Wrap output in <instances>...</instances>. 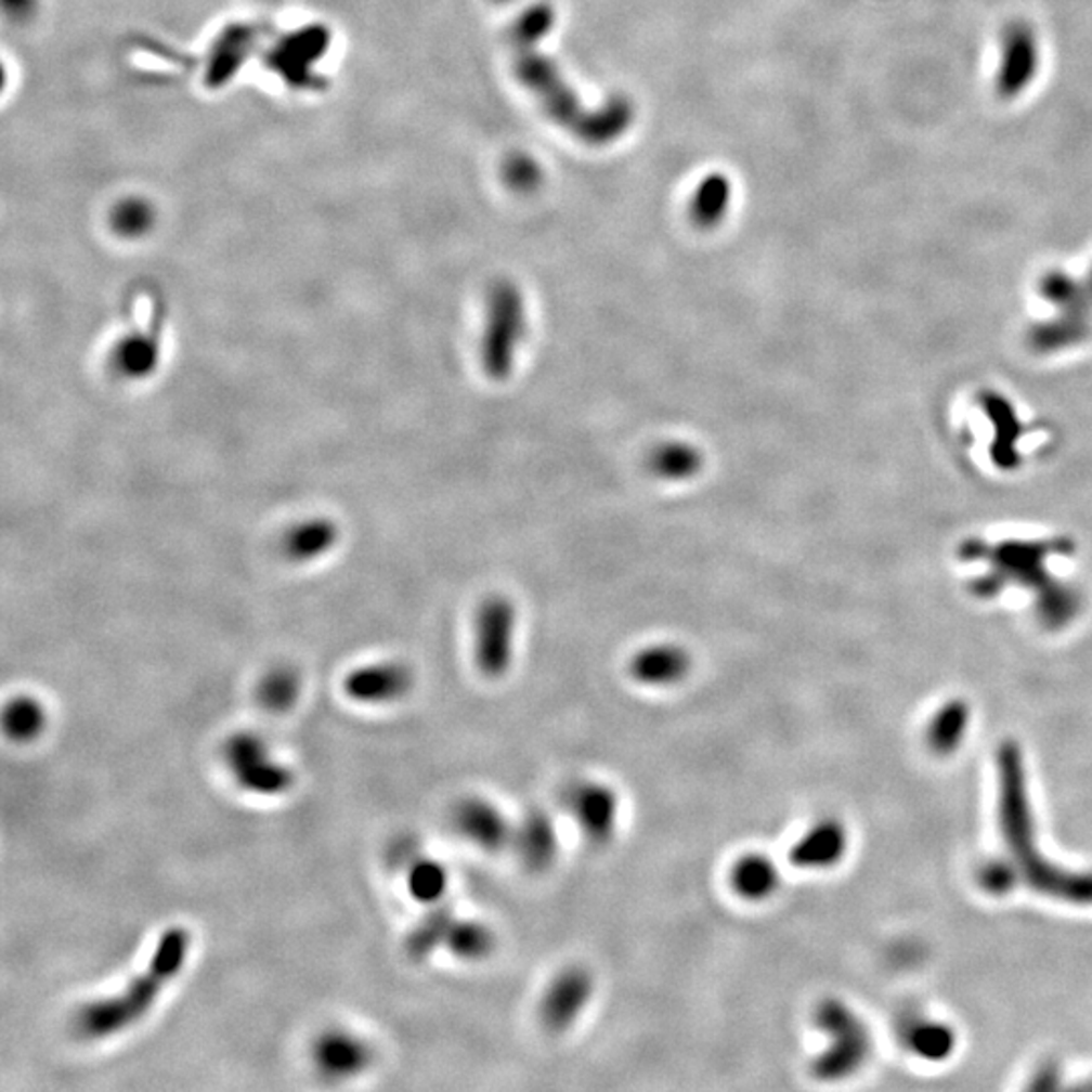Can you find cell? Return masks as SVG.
Listing matches in <instances>:
<instances>
[{
  "label": "cell",
  "mask_w": 1092,
  "mask_h": 1092,
  "mask_svg": "<svg viewBox=\"0 0 1092 1092\" xmlns=\"http://www.w3.org/2000/svg\"><path fill=\"white\" fill-rule=\"evenodd\" d=\"M370 1048L350 1031H326L320 1036L314 1046V1062L320 1072L336 1080L361 1075L370 1064Z\"/></svg>",
  "instance_id": "cell-19"
},
{
  "label": "cell",
  "mask_w": 1092,
  "mask_h": 1092,
  "mask_svg": "<svg viewBox=\"0 0 1092 1092\" xmlns=\"http://www.w3.org/2000/svg\"><path fill=\"white\" fill-rule=\"evenodd\" d=\"M504 181L506 184L516 191V193H532L538 188V184L543 181V170L538 167V162L531 158L529 154H512L506 162H504Z\"/></svg>",
  "instance_id": "cell-32"
},
{
  "label": "cell",
  "mask_w": 1092,
  "mask_h": 1092,
  "mask_svg": "<svg viewBox=\"0 0 1092 1092\" xmlns=\"http://www.w3.org/2000/svg\"><path fill=\"white\" fill-rule=\"evenodd\" d=\"M595 993V977L585 965H569L546 986L538 1005L541 1026L548 1034L569 1030L587 1010Z\"/></svg>",
  "instance_id": "cell-11"
},
{
  "label": "cell",
  "mask_w": 1092,
  "mask_h": 1092,
  "mask_svg": "<svg viewBox=\"0 0 1092 1092\" xmlns=\"http://www.w3.org/2000/svg\"><path fill=\"white\" fill-rule=\"evenodd\" d=\"M407 886L415 900L425 905H438L447 890V872L440 862L431 858H419L410 866Z\"/></svg>",
  "instance_id": "cell-31"
},
{
  "label": "cell",
  "mask_w": 1092,
  "mask_h": 1092,
  "mask_svg": "<svg viewBox=\"0 0 1092 1092\" xmlns=\"http://www.w3.org/2000/svg\"><path fill=\"white\" fill-rule=\"evenodd\" d=\"M694 666L692 653L678 644H653L634 653L627 672L641 686L667 688L684 682Z\"/></svg>",
  "instance_id": "cell-16"
},
{
  "label": "cell",
  "mask_w": 1092,
  "mask_h": 1092,
  "mask_svg": "<svg viewBox=\"0 0 1092 1092\" xmlns=\"http://www.w3.org/2000/svg\"><path fill=\"white\" fill-rule=\"evenodd\" d=\"M1040 39L1030 23L1024 18L1005 23L996 69V93L1001 100H1016L1030 88L1040 72Z\"/></svg>",
  "instance_id": "cell-8"
},
{
  "label": "cell",
  "mask_w": 1092,
  "mask_h": 1092,
  "mask_svg": "<svg viewBox=\"0 0 1092 1092\" xmlns=\"http://www.w3.org/2000/svg\"><path fill=\"white\" fill-rule=\"evenodd\" d=\"M6 15L13 16L15 21L29 18L37 6V0H2Z\"/></svg>",
  "instance_id": "cell-33"
},
{
  "label": "cell",
  "mask_w": 1092,
  "mask_h": 1092,
  "mask_svg": "<svg viewBox=\"0 0 1092 1092\" xmlns=\"http://www.w3.org/2000/svg\"><path fill=\"white\" fill-rule=\"evenodd\" d=\"M158 214L148 198L130 195L114 203L107 214V223L116 237L126 242H140L148 237L156 227Z\"/></svg>",
  "instance_id": "cell-23"
},
{
  "label": "cell",
  "mask_w": 1092,
  "mask_h": 1092,
  "mask_svg": "<svg viewBox=\"0 0 1092 1092\" xmlns=\"http://www.w3.org/2000/svg\"><path fill=\"white\" fill-rule=\"evenodd\" d=\"M259 43L258 27L249 23H231L212 39L205 57V86L219 90L239 76L251 60Z\"/></svg>",
  "instance_id": "cell-13"
},
{
  "label": "cell",
  "mask_w": 1092,
  "mask_h": 1092,
  "mask_svg": "<svg viewBox=\"0 0 1092 1092\" xmlns=\"http://www.w3.org/2000/svg\"><path fill=\"white\" fill-rule=\"evenodd\" d=\"M302 692L300 674L289 666L270 670L258 686L259 704L270 713H288Z\"/></svg>",
  "instance_id": "cell-28"
},
{
  "label": "cell",
  "mask_w": 1092,
  "mask_h": 1092,
  "mask_svg": "<svg viewBox=\"0 0 1092 1092\" xmlns=\"http://www.w3.org/2000/svg\"><path fill=\"white\" fill-rule=\"evenodd\" d=\"M646 468L658 480L686 482L697 478L704 468V454L688 441H664L650 450L646 457Z\"/></svg>",
  "instance_id": "cell-22"
},
{
  "label": "cell",
  "mask_w": 1092,
  "mask_h": 1092,
  "mask_svg": "<svg viewBox=\"0 0 1092 1092\" xmlns=\"http://www.w3.org/2000/svg\"><path fill=\"white\" fill-rule=\"evenodd\" d=\"M538 41L541 39L512 32L516 77L536 95L546 114L593 146H603L625 134L636 114L632 102L615 95L601 109H585V104L578 102L555 63L536 49Z\"/></svg>",
  "instance_id": "cell-2"
},
{
  "label": "cell",
  "mask_w": 1092,
  "mask_h": 1092,
  "mask_svg": "<svg viewBox=\"0 0 1092 1092\" xmlns=\"http://www.w3.org/2000/svg\"><path fill=\"white\" fill-rule=\"evenodd\" d=\"M846 848V828L837 819H821L793 844L789 862L802 870H826L844 858Z\"/></svg>",
  "instance_id": "cell-18"
},
{
  "label": "cell",
  "mask_w": 1092,
  "mask_h": 1092,
  "mask_svg": "<svg viewBox=\"0 0 1092 1092\" xmlns=\"http://www.w3.org/2000/svg\"><path fill=\"white\" fill-rule=\"evenodd\" d=\"M510 846H515L518 860L529 872L543 874L552 868L559 856L557 826L545 811L532 809L515 826Z\"/></svg>",
  "instance_id": "cell-17"
},
{
  "label": "cell",
  "mask_w": 1092,
  "mask_h": 1092,
  "mask_svg": "<svg viewBox=\"0 0 1092 1092\" xmlns=\"http://www.w3.org/2000/svg\"><path fill=\"white\" fill-rule=\"evenodd\" d=\"M516 607L504 595H492L476 615V666L487 680H500L515 660Z\"/></svg>",
  "instance_id": "cell-7"
},
{
  "label": "cell",
  "mask_w": 1092,
  "mask_h": 1092,
  "mask_svg": "<svg viewBox=\"0 0 1092 1092\" xmlns=\"http://www.w3.org/2000/svg\"><path fill=\"white\" fill-rule=\"evenodd\" d=\"M415 674L403 662H377L352 670L344 678V692L354 702L387 704L407 697L413 690Z\"/></svg>",
  "instance_id": "cell-14"
},
{
  "label": "cell",
  "mask_w": 1092,
  "mask_h": 1092,
  "mask_svg": "<svg viewBox=\"0 0 1092 1092\" xmlns=\"http://www.w3.org/2000/svg\"><path fill=\"white\" fill-rule=\"evenodd\" d=\"M454 910L445 905H435L433 909L424 914V919L411 928L407 939H405V951L411 959L424 961L438 951L441 945L447 942L450 931L455 923Z\"/></svg>",
  "instance_id": "cell-24"
},
{
  "label": "cell",
  "mask_w": 1092,
  "mask_h": 1092,
  "mask_svg": "<svg viewBox=\"0 0 1092 1092\" xmlns=\"http://www.w3.org/2000/svg\"><path fill=\"white\" fill-rule=\"evenodd\" d=\"M998 765L1001 837L1007 848L1003 862L1012 870L1016 884L1066 902L1092 905V872L1064 870L1048 862L1038 849L1022 751L1014 743L1003 744Z\"/></svg>",
  "instance_id": "cell-1"
},
{
  "label": "cell",
  "mask_w": 1092,
  "mask_h": 1092,
  "mask_svg": "<svg viewBox=\"0 0 1092 1092\" xmlns=\"http://www.w3.org/2000/svg\"><path fill=\"white\" fill-rule=\"evenodd\" d=\"M47 725L46 708L37 698L21 694L13 698L2 713V727L9 739L16 743L35 741Z\"/></svg>",
  "instance_id": "cell-26"
},
{
  "label": "cell",
  "mask_w": 1092,
  "mask_h": 1092,
  "mask_svg": "<svg viewBox=\"0 0 1092 1092\" xmlns=\"http://www.w3.org/2000/svg\"><path fill=\"white\" fill-rule=\"evenodd\" d=\"M191 937L182 926H172L160 937L151 965L118 996L93 1001L76 1017V1028L83 1038L98 1040L130 1028L146 1016L162 987L182 970L188 955Z\"/></svg>",
  "instance_id": "cell-3"
},
{
  "label": "cell",
  "mask_w": 1092,
  "mask_h": 1092,
  "mask_svg": "<svg viewBox=\"0 0 1092 1092\" xmlns=\"http://www.w3.org/2000/svg\"><path fill=\"white\" fill-rule=\"evenodd\" d=\"M816 1026L830 1038V1046L811 1062L814 1077L835 1082L862 1068L870 1054V1034L851 1007L834 998L821 1001L816 1010Z\"/></svg>",
  "instance_id": "cell-5"
},
{
  "label": "cell",
  "mask_w": 1092,
  "mask_h": 1092,
  "mask_svg": "<svg viewBox=\"0 0 1092 1092\" xmlns=\"http://www.w3.org/2000/svg\"><path fill=\"white\" fill-rule=\"evenodd\" d=\"M340 541V526L328 516H312L291 524L284 532L280 548L291 562H314L333 552Z\"/></svg>",
  "instance_id": "cell-20"
},
{
  "label": "cell",
  "mask_w": 1092,
  "mask_h": 1092,
  "mask_svg": "<svg viewBox=\"0 0 1092 1092\" xmlns=\"http://www.w3.org/2000/svg\"><path fill=\"white\" fill-rule=\"evenodd\" d=\"M970 725V711L963 702H949L935 714L928 727V744L935 753L949 755L963 741Z\"/></svg>",
  "instance_id": "cell-29"
},
{
  "label": "cell",
  "mask_w": 1092,
  "mask_h": 1092,
  "mask_svg": "<svg viewBox=\"0 0 1092 1092\" xmlns=\"http://www.w3.org/2000/svg\"><path fill=\"white\" fill-rule=\"evenodd\" d=\"M1089 288H1091L1092 291V270H1091V277H1089Z\"/></svg>",
  "instance_id": "cell-34"
},
{
  "label": "cell",
  "mask_w": 1092,
  "mask_h": 1092,
  "mask_svg": "<svg viewBox=\"0 0 1092 1092\" xmlns=\"http://www.w3.org/2000/svg\"><path fill=\"white\" fill-rule=\"evenodd\" d=\"M905 1042L914 1054L928 1061H940L953 1050V1031L937 1022L916 1019L907 1026Z\"/></svg>",
  "instance_id": "cell-30"
},
{
  "label": "cell",
  "mask_w": 1092,
  "mask_h": 1092,
  "mask_svg": "<svg viewBox=\"0 0 1092 1092\" xmlns=\"http://www.w3.org/2000/svg\"><path fill=\"white\" fill-rule=\"evenodd\" d=\"M229 774L239 788L258 795H282L294 785L291 769L275 760L270 746L253 732H235L223 746Z\"/></svg>",
  "instance_id": "cell-6"
},
{
  "label": "cell",
  "mask_w": 1092,
  "mask_h": 1092,
  "mask_svg": "<svg viewBox=\"0 0 1092 1092\" xmlns=\"http://www.w3.org/2000/svg\"><path fill=\"white\" fill-rule=\"evenodd\" d=\"M529 318L520 288L510 280H498L487 289L485 324L480 342V363L485 377L504 382L512 375L516 354L526 338Z\"/></svg>",
  "instance_id": "cell-4"
},
{
  "label": "cell",
  "mask_w": 1092,
  "mask_h": 1092,
  "mask_svg": "<svg viewBox=\"0 0 1092 1092\" xmlns=\"http://www.w3.org/2000/svg\"><path fill=\"white\" fill-rule=\"evenodd\" d=\"M496 933L480 921L455 919L445 947L459 959L482 961L496 951Z\"/></svg>",
  "instance_id": "cell-27"
},
{
  "label": "cell",
  "mask_w": 1092,
  "mask_h": 1092,
  "mask_svg": "<svg viewBox=\"0 0 1092 1092\" xmlns=\"http://www.w3.org/2000/svg\"><path fill=\"white\" fill-rule=\"evenodd\" d=\"M569 809L583 835L601 846L611 842L620 821V797L615 789L599 781H583L569 791Z\"/></svg>",
  "instance_id": "cell-12"
},
{
  "label": "cell",
  "mask_w": 1092,
  "mask_h": 1092,
  "mask_svg": "<svg viewBox=\"0 0 1092 1092\" xmlns=\"http://www.w3.org/2000/svg\"><path fill=\"white\" fill-rule=\"evenodd\" d=\"M454 823L459 834L485 851H500L512 844L515 826L498 805L484 797L473 795L455 805Z\"/></svg>",
  "instance_id": "cell-15"
},
{
  "label": "cell",
  "mask_w": 1092,
  "mask_h": 1092,
  "mask_svg": "<svg viewBox=\"0 0 1092 1092\" xmlns=\"http://www.w3.org/2000/svg\"><path fill=\"white\" fill-rule=\"evenodd\" d=\"M728 882L732 890L749 902H763L779 890L781 874L774 860L760 851H749L730 868Z\"/></svg>",
  "instance_id": "cell-21"
},
{
  "label": "cell",
  "mask_w": 1092,
  "mask_h": 1092,
  "mask_svg": "<svg viewBox=\"0 0 1092 1092\" xmlns=\"http://www.w3.org/2000/svg\"><path fill=\"white\" fill-rule=\"evenodd\" d=\"M1089 1087H1092V1082H1091V1084H1089Z\"/></svg>",
  "instance_id": "cell-35"
},
{
  "label": "cell",
  "mask_w": 1092,
  "mask_h": 1092,
  "mask_svg": "<svg viewBox=\"0 0 1092 1092\" xmlns=\"http://www.w3.org/2000/svg\"><path fill=\"white\" fill-rule=\"evenodd\" d=\"M730 203V182L723 174H711L700 182L690 200V219L700 229H714L725 219Z\"/></svg>",
  "instance_id": "cell-25"
},
{
  "label": "cell",
  "mask_w": 1092,
  "mask_h": 1092,
  "mask_svg": "<svg viewBox=\"0 0 1092 1092\" xmlns=\"http://www.w3.org/2000/svg\"><path fill=\"white\" fill-rule=\"evenodd\" d=\"M330 43V30L314 23L280 37L268 51L265 60L273 76L286 81L289 88L303 90L310 88L316 76V65L326 57Z\"/></svg>",
  "instance_id": "cell-9"
},
{
  "label": "cell",
  "mask_w": 1092,
  "mask_h": 1092,
  "mask_svg": "<svg viewBox=\"0 0 1092 1092\" xmlns=\"http://www.w3.org/2000/svg\"><path fill=\"white\" fill-rule=\"evenodd\" d=\"M165 354V308H154L142 326L121 336L109 352L112 370L123 380H146L160 368Z\"/></svg>",
  "instance_id": "cell-10"
}]
</instances>
